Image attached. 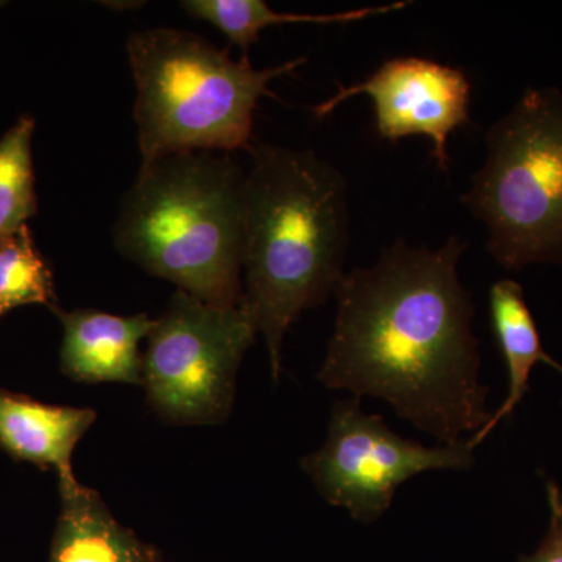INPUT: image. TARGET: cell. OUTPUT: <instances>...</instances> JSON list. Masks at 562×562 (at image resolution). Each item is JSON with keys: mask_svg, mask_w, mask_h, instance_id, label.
<instances>
[{"mask_svg": "<svg viewBox=\"0 0 562 562\" xmlns=\"http://www.w3.org/2000/svg\"><path fill=\"white\" fill-rule=\"evenodd\" d=\"M465 249L457 236L438 250L398 239L371 268L344 273L317 373L330 390L383 398L443 446L475 435L492 416L479 380L475 305L458 277Z\"/></svg>", "mask_w": 562, "mask_h": 562, "instance_id": "6da1fadb", "label": "cell"}, {"mask_svg": "<svg viewBox=\"0 0 562 562\" xmlns=\"http://www.w3.org/2000/svg\"><path fill=\"white\" fill-rule=\"evenodd\" d=\"M244 191L243 302L265 336L273 380L291 325L335 294L349 243L347 184L313 150L251 147Z\"/></svg>", "mask_w": 562, "mask_h": 562, "instance_id": "7a4b0ae2", "label": "cell"}, {"mask_svg": "<svg viewBox=\"0 0 562 562\" xmlns=\"http://www.w3.org/2000/svg\"><path fill=\"white\" fill-rule=\"evenodd\" d=\"M244 191L246 173L231 154L188 151L140 166L114 246L203 303L241 306Z\"/></svg>", "mask_w": 562, "mask_h": 562, "instance_id": "3957f363", "label": "cell"}, {"mask_svg": "<svg viewBox=\"0 0 562 562\" xmlns=\"http://www.w3.org/2000/svg\"><path fill=\"white\" fill-rule=\"evenodd\" d=\"M135 77V124L143 165L188 151L250 149L254 111L276 98L272 80L294 72L305 57L272 68L233 60L195 33L150 29L127 41Z\"/></svg>", "mask_w": 562, "mask_h": 562, "instance_id": "277c9868", "label": "cell"}, {"mask_svg": "<svg viewBox=\"0 0 562 562\" xmlns=\"http://www.w3.org/2000/svg\"><path fill=\"white\" fill-rule=\"evenodd\" d=\"M486 161L461 202L487 227L506 271L562 266V94L527 90L486 133Z\"/></svg>", "mask_w": 562, "mask_h": 562, "instance_id": "5b68a950", "label": "cell"}, {"mask_svg": "<svg viewBox=\"0 0 562 562\" xmlns=\"http://www.w3.org/2000/svg\"><path fill=\"white\" fill-rule=\"evenodd\" d=\"M257 327L243 306L216 308L177 291L143 353L155 413L176 425L220 424L235 401L236 373Z\"/></svg>", "mask_w": 562, "mask_h": 562, "instance_id": "8992f818", "label": "cell"}, {"mask_svg": "<svg viewBox=\"0 0 562 562\" xmlns=\"http://www.w3.org/2000/svg\"><path fill=\"white\" fill-rule=\"evenodd\" d=\"M360 401L335 403L327 441L302 460L322 498L358 522L379 520L406 480L430 471H469L475 462L469 438L425 447L392 431L379 414L362 412Z\"/></svg>", "mask_w": 562, "mask_h": 562, "instance_id": "52a82bcc", "label": "cell"}, {"mask_svg": "<svg viewBox=\"0 0 562 562\" xmlns=\"http://www.w3.org/2000/svg\"><path fill=\"white\" fill-rule=\"evenodd\" d=\"M368 95L380 138L397 143L408 136H427L432 157L442 172L450 171L449 138L471 124V83L464 70L430 58L397 57L383 63L368 79L339 90L314 109L327 116L342 102Z\"/></svg>", "mask_w": 562, "mask_h": 562, "instance_id": "ba28073f", "label": "cell"}, {"mask_svg": "<svg viewBox=\"0 0 562 562\" xmlns=\"http://www.w3.org/2000/svg\"><path fill=\"white\" fill-rule=\"evenodd\" d=\"M63 325L60 369L79 383L143 384V353L139 344L150 335L155 321L147 314L116 316L81 308L63 312L55 306Z\"/></svg>", "mask_w": 562, "mask_h": 562, "instance_id": "9c48e42d", "label": "cell"}, {"mask_svg": "<svg viewBox=\"0 0 562 562\" xmlns=\"http://www.w3.org/2000/svg\"><path fill=\"white\" fill-rule=\"evenodd\" d=\"M95 417L91 408L47 405L0 390V447L14 460L52 469L58 480L72 479L74 450Z\"/></svg>", "mask_w": 562, "mask_h": 562, "instance_id": "30bf717a", "label": "cell"}, {"mask_svg": "<svg viewBox=\"0 0 562 562\" xmlns=\"http://www.w3.org/2000/svg\"><path fill=\"white\" fill-rule=\"evenodd\" d=\"M61 509L49 562H161L160 553L114 519L101 494L77 476L58 480Z\"/></svg>", "mask_w": 562, "mask_h": 562, "instance_id": "8fae6325", "label": "cell"}, {"mask_svg": "<svg viewBox=\"0 0 562 562\" xmlns=\"http://www.w3.org/2000/svg\"><path fill=\"white\" fill-rule=\"evenodd\" d=\"M491 319L495 339L501 347L508 368V397L482 430L469 436V443L476 449L491 431L506 417L512 416L516 406L528 392L532 368L546 362L562 373V366L543 350L541 335L535 317L525 302L522 286L514 280H501L492 284L490 292Z\"/></svg>", "mask_w": 562, "mask_h": 562, "instance_id": "7c38bea8", "label": "cell"}, {"mask_svg": "<svg viewBox=\"0 0 562 562\" xmlns=\"http://www.w3.org/2000/svg\"><path fill=\"white\" fill-rule=\"evenodd\" d=\"M409 2L387 5L361 7L330 14L280 13L265 0H187L181 7L195 20L209 22L247 54L258 41L260 33L272 25L283 24H351L372 16L403 10Z\"/></svg>", "mask_w": 562, "mask_h": 562, "instance_id": "4fadbf2b", "label": "cell"}, {"mask_svg": "<svg viewBox=\"0 0 562 562\" xmlns=\"http://www.w3.org/2000/svg\"><path fill=\"white\" fill-rule=\"evenodd\" d=\"M33 132L35 121L24 116L0 139V239L21 231L36 214Z\"/></svg>", "mask_w": 562, "mask_h": 562, "instance_id": "5bb4252c", "label": "cell"}, {"mask_svg": "<svg viewBox=\"0 0 562 562\" xmlns=\"http://www.w3.org/2000/svg\"><path fill=\"white\" fill-rule=\"evenodd\" d=\"M24 305L57 306L54 277L27 225L0 239V319Z\"/></svg>", "mask_w": 562, "mask_h": 562, "instance_id": "9a60e30c", "label": "cell"}, {"mask_svg": "<svg viewBox=\"0 0 562 562\" xmlns=\"http://www.w3.org/2000/svg\"><path fill=\"white\" fill-rule=\"evenodd\" d=\"M550 525L546 538L532 554L520 557L519 562H562V491L553 480L546 482Z\"/></svg>", "mask_w": 562, "mask_h": 562, "instance_id": "2e32d148", "label": "cell"}]
</instances>
